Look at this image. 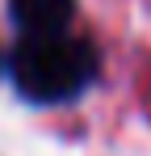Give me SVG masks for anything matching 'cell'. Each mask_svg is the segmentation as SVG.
I'll return each instance as SVG.
<instances>
[{"mask_svg": "<svg viewBox=\"0 0 151 156\" xmlns=\"http://www.w3.org/2000/svg\"><path fill=\"white\" fill-rule=\"evenodd\" d=\"M8 13L25 30V38H34V34H67L76 0H8Z\"/></svg>", "mask_w": 151, "mask_h": 156, "instance_id": "2", "label": "cell"}, {"mask_svg": "<svg viewBox=\"0 0 151 156\" xmlns=\"http://www.w3.org/2000/svg\"><path fill=\"white\" fill-rule=\"evenodd\" d=\"M8 72L21 97L38 105H55L72 101L76 93L88 89L97 72V55L84 38H72V34H34L13 47Z\"/></svg>", "mask_w": 151, "mask_h": 156, "instance_id": "1", "label": "cell"}]
</instances>
